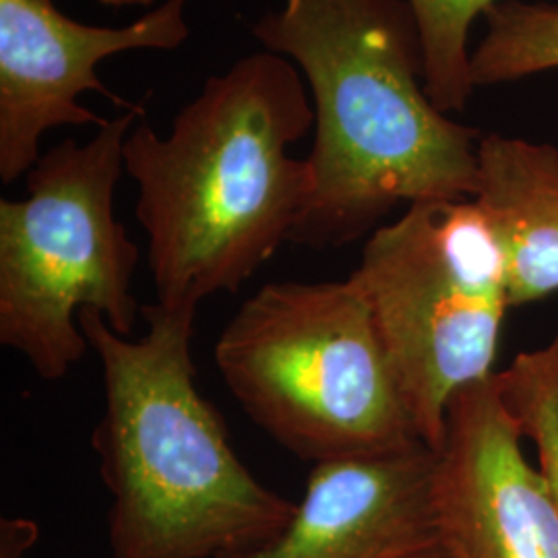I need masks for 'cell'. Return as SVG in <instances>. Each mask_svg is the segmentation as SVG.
Instances as JSON below:
<instances>
[{
	"label": "cell",
	"instance_id": "6da1fadb",
	"mask_svg": "<svg viewBox=\"0 0 558 558\" xmlns=\"http://www.w3.org/2000/svg\"><path fill=\"white\" fill-rule=\"evenodd\" d=\"M253 36L300 64L315 100L313 191L292 242L343 246L399 203L474 199L482 137L430 100L408 0H283Z\"/></svg>",
	"mask_w": 558,
	"mask_h": 558
},
{
	"label": "cell",
	"instance_id": "7a4b0ae2",
	"mask_svg": "<svg viewBox=\"0 0 558 558\" xmlns=\"http://www.w3.org/2000/svg\"><path fill=\"white\" fill-rule=\"evenodd\" d=\"M292 60L260 50L205 81L168 137L147 120L129 133L124 172L166 306H193L240 286L290 240L313 191L290 147L315 124Z\"/></svg>",
	"mask_w": 558,
	"mask_h": 558
},
{
	"label": "cell",
	"instance_id": "3957f363",
	"mask_svg": "<svg viewBox=\"0 0 558 558\" xmlns=\"http://www.w3.org/2000/svg\"><path fill=\"white\" fill-rule=\"evenodd\" d=\"M141 315L147 333L129 339L100 313H80L104 377L94 449L112 497V558H240L259 550L288 527L296 502L248 472L218 410L201 396L197 308L154 302Z\"/></svg>",
	"mask_w": 558,
	"mask_h": 558
},
{
	"label": "cell",
	"instance_id": "277c9868",
	"mask_svg": "<svg viewBox=\"0 0 558 558\" xmlns=\"http://www.w3.org/2000/svg\"><path fill=\"white\" fill-rule=\"evenodd\" d=\"M216 364L246 416L313 465L422 442L352 278L265 283L223 327Z\"/></svg>",
	"mask_w": 558,
	"mask_h": 558
},
{
	"label": "cell",
	"instance_id": "5b68a950",
	"mask_svg": "<svg viewBox=\"0 0 558 558\" xmlns=\"http://www.w3.org/2000/svg\"><path fill=\"white\" fill-rule=\"evenodd\" d=\"M140 114L106 120L85 143L62 141L27 172L25 199L0 201V343L48 383L89 350L83 308L120 336L133 333L140 246L114 216V191Z\"/></svg>",
	"mask_w": 558,
	"mask_h": 558
},
{
	"label": "cell",
	"instance_id": "8992f818",
	"mask_svg": "<svg viewBox=\"0 0 558 558\" xmlns=\"http://www.w3.org/2000/svg\"><path fill=\"white\" fill-rule=\"evenodd\" d=\"M356 281L420 440L439 451L451 399L495 375L507 260L474 199L422 201L366 242Z\"/></svg>",
	"mask_w": 558,
	"mask_h": 558
},
{
	"label": "cell",
	"instance_id": "52a82bcc",
	"mask_svg": "<svg viewBox=\"0 0 558 558\" xmlns=\"http://www.w3.org/2000/svg\"><path fill=\"white\" fill-rule=\"evenodd\" d=\"M186 2L166 0L124 27H98L66 17L54 0H0V180L27 177L48 131L106 124L80 104L83 92L141 108L119 100L96 69L129 50H177L191 34Z\"/></svg>",
	"mask_w": 558,
	"mask_h": 558
},
{
	"label": "cell",
	"instance_id": "ba28073f",
	"mask_svg": "<svg viewBox=\"0 0 558 558\" xmlns=\"http://www.w3.org/2000/svg\"><path fill=\"white\" fill-rule=\"evenodd\" d=\"M497 373L447 410L435 500L447 558H558V499L521 449Z\"/></svg>",
	"mask_w": 558,
	"mask_h": 558
},
{
	"label": "cell",
	"instance_id": "9c48e42d",
	"mask_svg": "<svg viewBox=\"0 0 558 558\" xmlns=\"http://www.w3.org/2000/svg\"><path fill=\"white\" fill-rule=\"evenodd\" d=\"M437 451L323 461L278 538L240 558H447L435 500Z\"/></svg>",
	"mask_w": 558,
	"mask_h": 558
},
{
	"label": "cell",
	"instance_id": "30bf717a",
	"mask_svg": "<svg viewBox=\"0 0 558 558\" xmlns=\"http://www.w3.org/2000/svg\"><path fill=\"white\" fill-rule=\"evenodd\" d=\"M474 201L495 228L511 308L558 292V149L486 135L478 145Z\"/></svg>",
	"mask_w": 558,
	"mask_h": 558
},
{
	"label": "cell",
	"instance_id": "8fae6325",
	"mask_svg": "<svg viewBox=\"0 0 558 558\" xmlns=\"http://www.w3.org/2000/svg\"><path fill=\"white\" fill-rule=\"evenodd\" d=\"M472 52L474 87L525 80L558 69V4L500 0L484 15Z\"/></svg>",
	"mask_w": 558,
	"mask_h": 558
},
{
	"label": "cell",
	"instance_id": "7c38bea8",
	"mask_svg": "<svg viewBox=\"0 0 558 558\" xmlns=\"http://www.w3.org/2000/svg\"><path fill=\"white\" fill-rule=\"evenodd\" d=\"M500 0H408L418 23L424 83L442 114L461 112L474 94L470 32Z\"/></svg>",
	"mask_w": 558,
	"mask_h": 558
},
{
	"label": "cell",
	"instance_id": "4fadbf2b",
	"mask_svg": "<svg viewBox=\"0 0 558 558\" xmlns=\"http://www.w3.org/2000/svg\"><path fill=\"white\" fill-rule=\"evenodd\" d=\"M38 539L40 525L34 519H0V558H25Z\"/></svg>",
	"mask_w": 558,
	"mask_h": 558
},
{
	"label": "cell",
	"instance_id": "5bb4252c",
	"mask_svg": "<svg viewBox=\"0 0 558 558\" xmlns=\"http://www.w3.org/2000/svg\"><path fill=\"white\" fill-rule=\"evenodd\" d=\"M104 7H114V9H124V7H151L156 0H96Z\"/></svg>",
	"mask_w": 558,
	"mask_h": 558
}]
</instances>
